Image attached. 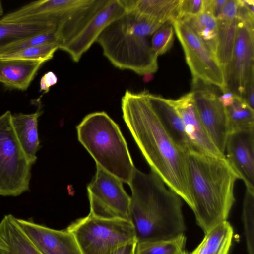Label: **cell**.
Instances as JSON below:
<instances>
[{"label":"cell","instance_id":"cell-1","mask_svg":"<svg viewBox=\"0 0 254 254\" xmlns=\"http://www.w3.org/2000/svg\"><path fill=\"white\" fill-rule=\"evenodd\" d=\"M147 92H125L121 102L123 118L151 170L191 208L189 153L181 148L168 133Z\"/></svg>","mask_w":254,"mask_h":254},{"label":"cell","instance_id":"cell-2","mask_svg":"<svg viewBox=\"0 0 254 254\" xmlns=\"http://www.w3.org/2000/svg\"><path fill=\"white\" fill-rule=\"evenodd\" d=\"M129 185L130 220L137 243L169 240L184 234L181 198L150 171L133 170Z\"/></svg>","mask_w":254,"mask_h":254},{"label":"cell","instance_id":"cell-3","mask_svg":"<svg viewBox=\"0 0 254 254\" xmlns=\"http://www.w3.org/2000/svg\"><path fill=\"white\" fill-rule=\"evenodd\" d=\"M192 210L204 234L226 221L235 203L234 187L240 177L225 157L195 151L189 153Z\"/></svg>","mask_w":254,"mask_h":254},{"label":"cell","instance_id":"cell-4","mask_svg":"<svg viewBox=\"0 0 254 254\" xmlns=\"http://www.w3.org/2000/svg\"><path fill=\"white\" fill-rule=\"evenodd\" d=\"M163 25L135 12H125L102 31L96 42L115 67L141 75L152 74L158 65L151 38Z\"/></svg>","mask_w":254,"mask_h":254},{"label":"cell","instance_id":"cell-5","mask_svg":"<svg viewBox=\"0 0 254 254\" xmlns=\"http://www.w3.org/2000/svg\"><path fill=\"white\" fill-rule=\"evenodd\" d=\"M78 139L96 165L128 184L135 167L118 126L105 112L86 116L77 127Z\"/></svg>","mask_w":254,"mask_h":254},{"label":"cell","instance_id":"cell-6","mask_svg":"<svg viewBox=\"0 0 254 254\" xmlns=\"http://www.w3.org/2000/svg\"><path fill=\"white\" fill-rule=\"evenodd\" d=\"M66 229L74 237L82 254H110L127 243L137 242L131 221L105 219L89 213Z\"/></svg>","mask_w":254,"mask_h":254},{"label":"cell","instance_id":"cell-7","mask_svg":"<svg viewBox=\"0 0 254 254\" xmlns=\"http://www.w3.org/2000/svg\"><path fill=\"white\" fill-rule=\"evenodd\" d=\"M12 114L0 116V195L17 196L29 191L32 165L14 131Z\"/></svg>","mask_w":254,"mask_h":254},{"label":"cell","instance_id":"cell-8","mask_svg":"<svg viewBox=\"0 0 254 254\" xmlns=\"http://www.w3.org/2000/svg\"><path fill=\"white\" fill-rule=\"evenodd\" d=\"M96 172L87 186L90 214L105 219L130 221V197L122 182L96 165Z\"/></svg>","mask_w":254,"mask_h":254},{"label":"cell","instance_id":"cell-9","mask_svg":"<svg viewBox=\"0 0 254 254\" xmlns=\"http://www.w3.org/2000/svg\"><path fill=\"white\" fill-rule=\"evenodd\" d=\"M172 25L184 51L192 79H199L223 90V70L212 51L185 22L176 20Z\"/></svg>","mask_w":254,"mask_h":254},{"label":"cell","instance_id":"cell-10","mask_svg":"<svg viewBox=\"0 0 254 254\" xmlns=\"http://www.w3.org/2000/svg\"><path fill=\"white\" fill-rule=\"evenodd\" d=\"M238 20L232 58L223 70V90L241 99L247 86L254 80V25Z\"/></svg>","mask_w":254,"mask_h":254},{"label":"cell","instance_id":"cell-11","mask_svg":"<svg viewBox=\"0 0 254 254\" xmlns=\"http://www.w3.org/2000/svg\"><path fill=\"white\" fill-rule=\"evenodd\" d=\"M215 86L192 79L193 100L203 126L210 139L223 154L229 134L225 108L219 99Z\"/></svg>","mask_w":254,"mask_h":254},{"label":"cell","instance_id":"cell-12","mask_svg":"<svg viewBox=\"0 0 254 254\" xmlns=\"http://www.w3.org/2000/svg\"><path fill=\"white\" fill-rule=\"evenodd\" d=\"M125 13L120 0H104L98 10L83 28L59 49L67 53L73 61L78 62L96 42L102 31Z\"/></svg>","mask_w":254,"mask_h":254},{"label":"cell","instance_id":"cell-13","mask_svg":"<svg viewBox=\"0 0 254 254\" xmlns=\"http://www.w3.org/2000/svg\"><path fill=\"white\" fill-rule=\"evenodd\" d=\"M225 152L227 160L246 190L254 192V129L229 133Z\"/></svg>","mask_w":254,"mask_h":254},{"label":"cell","instance_id":"cell-14","mask_svg":"<svg viewBox=\"0 0 254 254\" xmlns=\"http://www.w3.org/2000/svg\"><path fill=\"white\" fill-rule=\"evenodd\" d=\"M169 101L182 120L192 151L214 157H225L207 134L198 115L192 93L190 92L177 99Z\"/></svg>","mask_w":254,"mask_h":254},{"label":"cell","instance_id":"cell-15","mask_svg":"<svg viewBox=\"0 0 254 254\" xmlns=\"http://www.w3.org/2000/svg\"><path fill=\"white\" fill-rule=\"evenodd\" d=\"M17 220L42 254H82L74 237L66 228L56 230L30 220Z\"/></svg>","mask_w":254,"mask_h":254},{"label":"cell","instance_id":"cell-16","mask_svg":"<svg viewBox=\"0 0 254 254\" xmlns=\"http://www.w3.org/2000/svg\"><path fill=\"white\" fill-rule=\"evenodd\" d=\"M90 0H42L28 3L12 12L15 22H51L59 25Z\"/></svg>","mask_w":254,"mask_h":254},{"label":"cell","instance_id":"cell-17","mask_svg":"<svg viewBox=\"0 0 254 254\" xmlns=\"http://www.w3.org/2000/svg\"><path fill=\"white\" fill-rule=\"evenodd\" d=\"M0 254H42L19 224L9 214L0 221Z\"/></svg>","mask_w":254,"mask_h":254},{"label":"cell","instance_id":"cell-18","mask_svg":"<svg viewBox=\"0 0 254 254\" xmlns=\"http://www.w3.org/2000/svg\"><path fill=\"white\" fill-rule=\"evenodd\" d=\"M41 107L34 113L12 114L11 122L17 138L25 155L33 165L37 160L36 154L41 148L38 132V120L42 114Z\"/></svg>","mask_w":254,"mask_h":254},{"label":"cell","instance_id":"cell-19","mask_svg":"<svg viewBox=\"0 0 254 254\" xmlns=\"http://www.w3.org/2000/svg\"><path fill=\"white\" fill-rule=\"evenodd\" d=\"M147 97L176 143L187 153L192 151L182 120L169 99L147 92Z\"/></svg>","mask_w":254,"mask_h":254},{"label":"cell","instance_id":"cell-20","mask_svg":"<svg viewBox=\"0 0 254 254\" xmlns=\"http://www.w3.org/2000/svg\"><path fill=\"white\" fill-rule=\"evenodd\" d=\"M181 0H120L125 12L133 11L162 24L178 20Z\"/></svg>","mask_w":254,"mask_h":254},{"label":"cell","instance_id":"cell-21","mask_svg":"<svg viewBox=\"0 0 254 254\" xmlns=\"http://www.w3.org/2000/svg\"><path fill=\"white\" fill-rule=\"evenodd\" d=\"M44 63L22 60H0V83L21 91L29 87Z\"/></svg>","mask_w":254,"mask_h":254},{"label":"cell","instance_id":"cell-22","mask_svg":"<svg viewBox=\"0 0 254 254\" xmlns=\"http://www.w3.org/2000/svg\"><path fill=\"white\" fill-rule=\"evenodd\" d=\"M58 26L50 22H8L0 19V50L29 37L57 30Z\"/></svg>","mask_w":254,"mask_h":254},{"label":"cell","instance_id":"cell-23","mask_svg":"<svg viewBox=\"0 0 254 254\" xmlns=\"http://www.w3.org/2000/svg\"><path fill=\"white\" fill-rule=\"evenodd\" d=\"M233 229L227 220L212 228L190 254H228L232 244Z\"/></svg>","mask_w":254,"mask_h":254},{"label":"cell","instance_id":"cell-24","mask_svg":"<svg viewBox=\"0 0 254 254\" xmlns=\"http://www.w3.org/2000/svg\"><path fill=\"white\" fill-rule=\"evenodd\" d=\"M103 1L90 0L58 25L57 33L59 47L68 42L83 28L95 14Z\"/></svg>","mask_w":254,"mask_h":254},{"label":"cell","instance_id":"cell-25","mask_svg":"<svg viewBox=\"0 0 254 254\" xmlns=\"http://www.w3.org/2000/svg\"><path fill=\"white\" fill-rule=\"evenodd\" d=\"M218 30L215 50V57L222 70L229 63L233 54L238 20H217Z\"/></svg>","mask_w":254,"mask_h":254},{"label":"cell","instance_id":"cell-26","mask_svg":"<svg viewBox=\"0 0 254 254\" xmlns=\"http://www.w3.org/2000/svg\"><path fill=\"white\" fill-rule=\"evenodd\" d=\"M229 133L254 129V109L240 98L225 107Z\"/></svg>","mask_w":254,"mask_h":254},{"label":"cell","instance_id":"cell-27","mask_svg":"<svg viewBox=\"0 0 254 254\" xmlns=\"http://www.w3.org/2000/svg\"><path fill=\"white\" fill-rule=\"evenodd\" d=\"M189 25L215 54L218 22L210 13L202 11L197 16L182 20Z\"/></svg>","mask_w":254,"mask_h":254},{"label":"cell","instance_id":"cell-28","mask_svg":"<svg viewBox=\"0 0 254 254\" xmlns=\"http://www.w3.org/2000/svg\"><path fill=\"white\" fill-rule=\"evenodd\" d=\"M186 242L184 234L169 240L137 243L135 254H186Z\"/></svg>","mask_w":254,"mask_h":254},{"label":"cell","instance_id":"cell-29","mask_svg":"<svg viewBox=\"0 0 254 254\" xmlns=\"http://www.w3.org/2000/svg\"><path fill=\"white\" fill-rule=\"evenodd\" d=\"M58 44H50L23 49L10 53L0 54V60H22L45 63L53 58Z\"/></svg>","mask_w":254,"mask_h":254},{"label":"cell","instance_id":"cell-30","mask_svg":"<svg viewBox=\"0 0 254 254\" xmlns=\"http://www.w3.org/2000/svg\"><path fill=\"white\" fill-rule=\"evenodd\" d=\"M247 249L248 254H254V192L246 190L242 212Z\"/></svg>","mask_w":254,"mask_h":254},{"label":"cell","instance_id":"cell-31","mask_svg":"<svg viewBox=\"0 0 254 254\" xmlns=\"http://www.w3.org/2000/svg\"><path fill=\"white\" fill-rule=\"evenodd\" d=\"M54 43L60 45L57 30L40 33L9 44L0 50V54L10 53L31 47Z\"/></svg>","mask_w":254,"mask_h":254},{"label":"cell","instance_id":"cell-32","mask_svg":"<svg viewBox=\"0 0 254 254\" xmlns=\"http://www.w3.org/2000/svg\"><path fill=\"white\" fill-rule=\"evenodd\" d=\"M174 32L172 24L167 23L160 27L152 35L151 48L157 56L165 53L172 47Z\"/></svg>","mask_w":254,"mask_h":254},{"label":"cell","instance_id":"cell-33","mask_svg":"<svg viewBox=\"0 0 254 254\" xmlns=\"http://www.w3.org/2000/svg\"><path fill=\"white\" fill-rule=\"evenodd\" d=\"M203 10V0H181L177 20L194 17Z\"/></svg>","mask_w":254,"mask_h":254},{"label":"cell","instance_id":"cell-34","mask_svg":"<svg viewBox=\"0 0 254 254\" xmlns=\"http://www.w3.org/2000/svg\"><path fill=\"white\" fill-rule=\"evenodd\" d=\"M239 0H227L217 20H232L237 18Z\"/></svg>","mask_w":254,"mask_h":254},{"label":"cell","instance_id":"cell-35","mask_svg":"<svg viewBox=\"0 0 254 254\" xmlns=\"http://www.w3.org/2000/svg\"><path fill=\"white\" fill-rule=\"evenodd\" d=\"M227 0H203V11L210 13L217 19Z\"/></svg>","mask_w":254,"mask_h":254},{"label":"cell","instance_id":"cell-36","mask_svg":"<svg viewBox=\"0 0 254 254\" xmlns=\"http://www.w3.org/2000/svg\"><path fill=\"white\" fill-rule=\"evenodd\" d=\"M58 81L56 75L52 71H48L41 78L40 81V91L44 93L49 92L50 88L55 85Z\"/></svg>","mask_w":254,"mask_h":254},{"label":"cell","instance_id":"cell-37","mask_svg":"<svg viewBox=\"0 0 254 254\" xmlns=\"http://www.w3.org/2000/svg\"><path fill=\"white\" fill-rule=\"evenodd\" d=\"M137 242L127 243L119 248L110 254H135Z\"/></svg>","mask_w":254,"mask_h":254},{"label":"cell","instance_id":"cell-38","mask_svg":"<svg viewBox=\"0 0 254 254\" xmlns=\"http://www.w3.org/2000/svg\"><path fill=\"white\" fill-rule=\"evenodd\" d=\"M3 14V9L1 1L0 0V17Z\"/></svg>","mask_w":254,"mask_h":254},{"label":"cell","instance_id":"cell-39","mask_svg":"<svg viewBox=\"0 0 254 254\" xmlns=\"http://www.w3.org/2000/svg\"><path fill=\"white\" fill-rule=\"evenodd\" d=\"M186 254H188L187 253Z\"/></svg>","mask_w":254,"mask_h":254}]
</instances>
